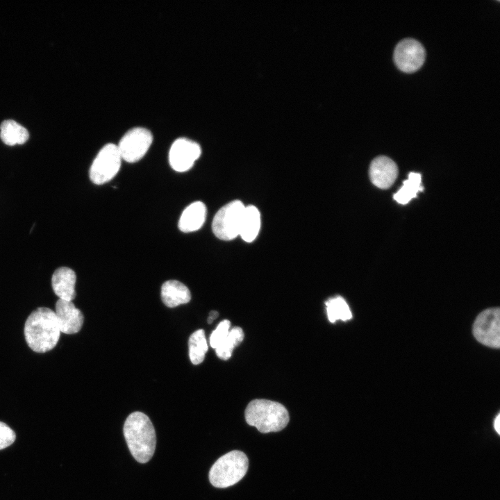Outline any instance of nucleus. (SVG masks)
Segmentation results:
<instances>
[{"mask_svg": "<svg viewBox=\"0 0 500 500\" xmlns=\"http://www.w3.org/2000/svg\"><path fill=\"white\" fill-rule=\"evenodd\" d=\"M24 331L28 347L38 353L51 350L60 335L54 311L44 307L38 308L30 314Z\"/></svg>", "mask_w": 500, "mask_h": 500, "instance_id": "obj_1", "label": "nucleus"}, {"mask_svg": "<svg viewBox=\"0 0 500 500\" xmlns=\"http://www.w3.org/2000/svg\"><path fill=\"white\" fill-rule=\"evenodd\" d=\"M124 435L133 458L140 463L152 458L156 444L154 427L150 419L142 412H134L124 424Z\"/></svg>", "mask_w": 500, "mask_h": 500, "instance_id": "obj_2", "label": "nucleus"}, {"mask_svg": "<svg viewBox=\"0 0 500 500\" xmlns=\"http://www.w3.org/2000/svg\"><path fill=\"white\" fill-rule=\"evenodd\" d=\"M245 419L260 432L267 433L283 430L290 417L285 407L280 403L267 399H254L247 406Z\"/></svg>", "mask_w": 500, "mask_h": 500, "instance_id": "obj_3", "label": "nucleus"}, {"mask_svg": "<svg viewBox=\"0 0 500 500\" xmlns=\"http://www.w3.org/2000/svg\"><path fill=\"white\" fill-rule=\"evenodd\" d=\"M249 460L242 451H231L221 456L211 467L210 483L216 488H225L239 482L246 474Z\"/></svg>", "mask_w": 500, "mask_h": 500, "instance_id": "obj_4", "label": "nucleus"}, {"mask_svg": "<svg viewBox=\"0 0 500 500\" xmlns=\"http://www.w3.org/2000/svg\"><path fill=\"white\" fill-rule=\"evenodd\" d=\"M245 206L239 200L233 201L221 208L215 215L212 229L219 239L231 240L239 235Z\"/></svg>", "mask_w": 500, "mask_h": 500, "instance_id": "obj_5", "label": "nucleus"}, {"mask_svg": "<svg viewBox=\"0 0 500 500\" xmlns=\"http://www.w3.org/2000/svg\"><path fill=\"white\" fill-rule=\"evenodd\" d=\"M122 157L117 145L106 144L98 153L90 169V178L97 185L110 181L119 172Z\"/></svg>", "mask_w": 500, "mask_h": 500, "instance_id": "obj_6", "label": "nucleus"}, {"mask_svg": "<svg viewBox=\"0 0 500 500\" xmlns=\"http://www.w3.org/2000/svg\"><path fill=\"white\" fill-rule=\"evenodd\" d=\"M472 332L476 340L488 347H500V310L492 308L482 311L476 318Z\"/></svg>", "mask_w": 500, "mask_h": 500, "instance_id": "obj_7", "label": "nucleus"}, {"mask_svg": "<svg viewBox=\"0 0 500 500\" xmlns=\"http://www.w3.org/2000/svg\"><path fill=\"white\" fill-rule=\"evenodd\" d=\"M153 141L151 132L137 127L128 131L117 145L122 159L128 162L140 160L147 152Z\"/></svg>", "mask_w": 500, "mask_h": 500, "instance_id": "obj_8", "label": "nucleus"}, {"mask_svg": "<svg viewBox=\"0 0 500 500\" xmlns=\"http://www.w3.org/2000/svg\"><path fill=\"white\" fill-rule=\"evenodd\" d=\"M394 60L401 71L413 72L423 65L425 50L418 41L411 38L403 39L395 47Z\"/></svg>", "mask_w": 500, "mask_h": 500, "instance_id": "obj_9", "label": "nucleus"}, {"mask_svg": "<svg viewBox=\"0 0 500 500\" xmlns=\"http://www.w3.org/2000/svg\"><path fill=\"white\" fill-rule=\"evenodd\" d=\"M201 153L199 144L187 138H178L174 142L169 150L170 166L176 172H186L193 166Z\"/></svg>", "mask_w": 500, "mask_h": 500, "instance_id": "obj_10", "label": "nucleus"}, {"mask_svg": "<svg viewBox=\"0 0 500 500\" xmlns=\"http://www.w3.org/2000/svg\"><path fill=\"white\" fill-rule=\"evenodd\" d=\"M55 309L54 312L60 333L74 334L81 330L84 317L72 301L59 299Z\"/></svg>", "mask_w": 500, "mask_h": 500, "instance_id": "obj_11", "label": "nucleus"}, {"mask_svg": "<svg viewBox=\"0 0 500 500\" xmlns=\"http://www.w3.org/2000/svg\"><path fill=\"white\" fill-rule=\"evenodd\" d=\"M369 175L372 183L377 188L387 189L395 181L398 175L396 163L386 156L374 158L369 166Z\"/></svg>", "mask_w": 500, "mask_h": 500, "instance_id": "obj_12", "label": "nucleus"}, {"mask_svg": "<svg viewBox=\"0 0 500 500\" xmlns=\"http://www.w3.org/2000/svg\"><path fill=\"white\" fill-rule=\"evenodd\" d=\"M76 274L72 269L66 267L57 269L51 278L53 292L60 299L72 301L76 297Z\"/></svg>", "mask_w": 500, "mask_h": 500, "instance_id": "obj_13", "label": "nucleus"}, {"mask_svg": "<svg viewBox=\"0 0 500 500\" xmlns=\"http://www.w3.org/2000/svg\"><path fill=\"white\" fill-rule=\"evenodd\" d=\"M206 207L201 201L190 204L182 212L178 228L184 233L199 230L203 226L206 217Z\"/></svg>", "mask_w": 500, "mask_h": 500, "instance_id": "obj_14", "label": "nucleus"}, {"mask_svg": "<svg viewBox=\"0 0 500 500\" xmlns=\"http://www.w3.org/2000/svg\"><path fill=\"white\" fill-rule=\"evenodd\" d=\"M161 298L165 306L174 308L188 303L191 299V293L188 287L181 282L169 280L162 285Z\"/></svg>", "mask_w": 500, "mask_h": 500, "instance_id": "obj_15", "label": "nucleus"}, {"mask_svg": "<svg viewBox=\"0 0 500 500\" xmlns=\"http://www.w3.org/2000/svg\"><path fill=\"white\" fill-rule=\"evenodd\" d=\"M260 223V214L258 209L252 205L245 206L239 235L244 241L251 242L258 235Z\"/></svg>", "mask_w": 500, "mask_h": 500, "instance_id": "obj_16", "label": "nucleus"}, {"mask_svg": "<svg viewBox=\"0 0 500 500\" xmlns=\"http://www.w3.org/2000/svg\"><path fill=\"white\" fill-rule=\"evenodd\" d=\"M0 138L3 142L9 146L22 144L28 138V131L14 120L3 121L0 126Z\"/></svg>", "mask_w": 500, "mask_h": 500, "instance_id": "obj_17", "label": "nucleus"}, {"mask_svg": "<svg viewBox=\"0 0 500 500\" xmlns=\"http://www.w3.org/2000/svg\"><path fill=\"white\" fill-rule=\"evenodd\" d=\"M423 189L421 174L410 172L402 187L394 194V199L397 203L404 205L415 198Z\"/></svg>", "mask_w": 500, "mask_h": 500, "instance_id": "obj_18", "label": "nucleus"}, {"mask_svg": "<svg viewBox=\"0 0 500 500\" xmlns=\"http://www.w3.org/2000/svg\"><path fill=\"white\" fill-rule=\"evenodd\" d=\"M189 356L194 365H199L203 362L208 351V344L205 337L204 331L199 329L194 331L190 337Z\"/></svg>", "mask_w": 500, "mask_h": 500, "instance_id": "obj_19", "label": "nucleus"}, {"mask_svg": "<svg viewBox=\"0 0 500 500\" xmlns=\"http://www.w3.org/2000/svg\"><path fill=\"white\" fill-rule=\"evenodd\" d=\"M328 319L331 323L340 319L347 321L352 318V314L346 301L342 297L329 299L325 302Z\"/></svg>", "mask_w": 500, "mask_h": 500, "instance_id": "obj_20", "label": "nucleus"}, {"mask_svg": "<svg viewBox=\"0 0 500 500\" xmlns=\"http://www.w3.org/2000/svg\"><path fill=\"white\" fill-rule=\"evenodd\" d=\"M244 339V332L240 327L235 326L229 331L227 337L215 349L218 358L226 360L231 356L233 350L238 346Z\"/></svg>", "mask_w": 500, "mask_h": 500, "instance_id": "obj_21", "label": "nucleus"}, {"mask_svg": "<svg viewBox=\"0 0 500 500\" xmlns=\"http://www.w3.org/2000/svg\"><path fill=\"white\" fill-rule=\"evenodd\" d=\"M231 327L228 320L224 319L219 322L217 328L212 332L210 336V345L212 348L216 349L227 337Z\"/></svg>", "mask_w": 500, "mask_h": 500, "instance_id": "obj_22", "label": "nucleus"}, {"mask_svg": "<svg viewBox=\"0 0 500 500\" xmlns=\"http://www.w3.org/2000/svg\"><path fill=\"white\" fill-rule=\"evenodd\" d=\"M15 439L14 431L4 422H0V450L11 445Z\"/></svg>", "mask_w": 500, "mask_h": 500, "instance_id": "obj_23", "label": "nucleus"}, {"mask_svg": "<svg viewBox=\"0 0 500 500\" xmlns=\"http://www.w3.org/2000/svg\"><path fill=\"white\" fill-rule=\"evenodd\" d=\"M494 427L495 431L497 432V433L499 434V433H500V431H499V429H500V415H499V414H498V415H497L496 418L494 419Z\"/></svg>", "mask_w": 500, "mask_h": 500, "instance_id": "obj_24", "label": "nucleus"}, {"mask_svg": "<svg viewBox=\"0 0 500 500\" xmlns=\"http://www.w3.org/2000/svg\"><path fill=\"white\" fill-rule=\"evenodd\" d=\"M217 316H218L217 311L212 310V311L210 312L209 316L208 318V324L212 323L217 317Z\"/></svg>", "mask_w": 500, "mask_h": 500, "instance_id": "obj_25", "label": "nucleus"}]
</instances>
